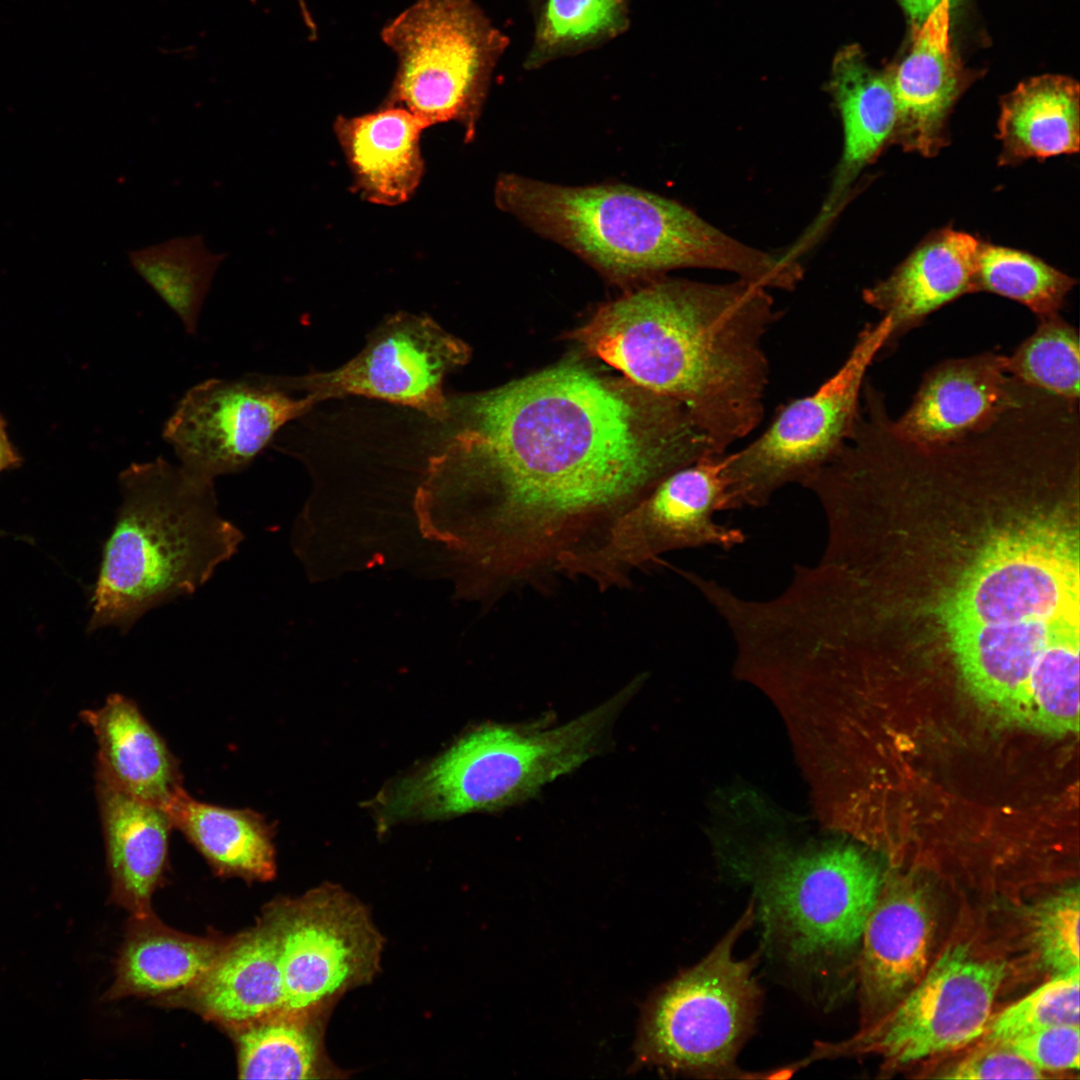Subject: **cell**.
I'll list each match as a JSON object with an SVG mask.
<instances>
[{
  "label": "cell",
  "instance_id": "9",
  "mask_svg": "<svg viewBox=\"0 0 1080 1080\" xmlns=\"http://www.w3.org/2000/svg\"><path fill=\"white\" fill-rule=\"evenodd\" d=\"M891 330L888 316L866 324L843 363L815 391L779 407L757 438L726 453V510L766 506L780 489L801 485L836 456L858 416L867 371Z\"/></svg>",
  "mask_w": 1080,
  "mask_h": 1080
},
{
  "label": "cell",
  "instance_id": "28",
  "mask_svg": "<svg viewBox=\"0 0 1080 1080\" xmlns=\"http://www.w3.org/2000/svg\"><path fill=\"white\" fill-rule=\"evenodd\" d=\"M122 948L108 998L158 995L189 989L210 969L224 946L171 930L152 915L136 918Z\"/></svg>",
  "mask_w": 1080,
  "mask_h": 1080
},
{
  "label": "cell",
  "instance_id": "32",
  "mask_svg": "<svg viewBox=\"0 0 1080 1080\" xmlns=\"http://www.w3.org/2000/svg\"><path fill=\"white\" fill-rule=\"evenodd\" d=\"M1017 723L1051 735L1079 728V624L1056 635L1031 670Z\"/></svg>",
  "mask_w": 1080,
  "mask_h": 1080
},
{
  "label": "cell",
  "instance_id": "15",
  "mask_svg": "<svg viewBox=\"0 0 1080 1080\" xmlns=\"http://www.w3.org/2000/svg\"><path fill=\"white\" fill-rule=\"evenodd\" d=\"M469 357V347L432 319L401 313L375 330L364 349L343 366L293 377V381L298 390L312 394L317 402L359 395L446 421L450 411L443 379Z\"/></svg>",
  "mask_w": 1080,
  "mask_h": 1080
},
{
  "label": "cell",
  "instance_id": "7",
  "mask_svg": "<svg viewBox=\"0 0 1080 1080\" xmlns=\"http://www.w3.org/2000/svg\"><path fill=\"white\" fill-rule=\"evenodd\" d=\"M754 921L751 901L703 959L651 996L635 1047L640 1064L705 1079L789 1077L786 1067L750 1073L736 1062L761 1007L754 974L759 952L743 959L733 952Z\"/></svg>",
  "mask_w": 1080,
  "mask_h": 1080
},
{
  "label": "cell",
  "instance_id": "22",
  "mask_svg": "<svg viewBox=\"0 0 1080 1080\" xmlns=\"http://www.w3.org/2000/svg\"><path fill=\"white\" fill-rule=\"evenodd\" d=\"M96 795L113 895L135 918L148 917L152 893L166 867L172 823L164 808L128 794L99 774Z\"/></svg>",
  "mask_w": 1080,
  "mask_h": 1080
},
{
  "label": "cell",
  "instance_id": "37",
  "mask_svg": "<svg viewBox=\"0 0 1080 1080\" xmlns=\"http://www.w3.org/2000/svg\"><path fill=\"white\" fill-rule=\"evenodd\" d=\"M946 1079H1044L1049 1075L1002 1041H983L954 1064L938 1071Z\"/></svg>",
  "mask_w": 1080,
  "mask_h": 1080
},
{
  "label": "cell",
  "instance_id": "31",
  "mask_svg": "<svg viewBox=\"0 0 1080 1080\" xmlns=\"http://www.w3.org/2000/svg\"><path fill=\"white\" fill-rule=\"evenodd\" d=\"M304 1012H278L240 1026L242 1079H310L322 1072L320 1038Z\"/></svg>",
  "mask_w": 1080,
  "mask_h": 1080
},
{
  "label": "cell",
  "instance_id": "23",
  "mask_svg": "<svg viewBox=\"0 0 1080 1080\" xmlns=\"http://www.w3.org/2000/svg\"><path fill=\"white\" fill-rule=\"evenodd\" d=\"M189 990L206 1016L226 1024L242 1026L281 1012L284 989L275 910L256 928L225 945Z\"/></svg>",
  "mask_w": 1080,
  "mask_h": 1080
},
{
  "label": "cell",
  "instance_id": "14",
  "mask_svg": "<svg viewBox=\"0 0 1080 1080\" xmlns=\"http://www.w3.org/2000/svg\"><path fill=\"white\" fill-rule=\"evenodd\" d=\"M275 913L281 1012H305L375 975L383 939L364 906L341 888L323 885Z\"/></svg>",
  "mask_w": 1080,
  "mask_h": 1080
},
{
  "label": "cell",
  "instance_id": "39",
  "mask_svg": "<svg viewBox=\"0 0 1080 1080\" xmlns=\"http://www.w3.org/2000/svg\"><path fill=\"white\" fill-rule=\"evenodd\" d=\"M23 459L7 433V422L0 414V474L21 466Z\"/></svg>",
  "mask_w": 1080,
  "mask_h": 1080
},
{
  "label": "cell",
  "instance_id": "10",
  "mask_svg": "<svg viewBox=\"0 0 1080 1080\" xmlns=\"http://www.w3.org/2000/svg\"><path fill=\"white\" fill-rule=\"evenodd\" d=\"M1077 532L1037 518L1000 531L979 551L945 596L946 631L968 625L1079 621Z\"/></svg>",
  "mask_w": 1080,
  "mask_h": 1080
},
{
  "label": "cell",
  "instance_id": "38",
  "mask_svg": "<svg viewBox=\"0 0 1080 1080\" xmlns=\"http://www.w3.org/2000/svg\"><path fill=\"white\" fill-rule=\"evenodd\" d=\"M1002 1042L1047 1074L1079 1070V1025L1053 1026Z\"/></svg>",
  "mask_w": 1080,
  "mask_h": 1080
},
{
  "label": "cell",
  "instance_id": "34",
  "mask_svg": "<svg viewBox=\"0 0 1080 1080\" xmlns=\"http://www.w3.org/2000/svg\"><path fill=\"white\" fill-rule=\"evenodd\" d=\"M1036 330L1010 356L1007 373L1018 381L1069 401H1079L1078 330L1059 314L1039 319Z\"/></svg>",
  "mask_w": 1080,
  "mask_h": 1080
},
{
  "label": "cell",
  "instance_id": "25",
  "mask_svg": "<svg viewBox=\"0 0 1080 1080\" xmlns=\"http://www.w3.org/2000/svg\"><path fill=\"white\" fill-rule=\"evenodd\" d=\"M81 718L98 744L96 774L162 808L182 788L176 759L131 699L112 694Z\"/></svg>",
  "mask_w": 1080,
  "mask_h": 1080
},
{
  "label": "cell",
  "instance_id": "16",
  "mask_svg": "<svg viewBox=\"0 0 1080 1080\" xmlns=\"http://www.w3.org/2000/svg\"><path fill=\"white\" fill-rule=\"evenodd\" d=\"M935 930L934 900L925 884L911 878L884 880L857 961L861 1027L884 1016L923 977Z\"/></svg>",
  "mask_w": 1080,
  "mask_h": 1080
},
{
  "label": "cell",
  "instance_id": "36",
  "mask_svg": "<svg viewBox=\"0 0 1080 1080\" xmlns=\"http://www.w3.org/2000/svg\"><path fill=\"white\" fill-rule=\"evenodd\" d=\"M1029 938L1041 962L1050 970L1079 966L1080 894L1077 884L1064 887L1028 910Z\"/></svg>",
  "mask_w": 1080,
  "mask_h": 1080
},
{
  "label": "cell",
  "instance_id": "1",
  "mask_svg": "<svg viewBox=\"0 0 1080 1080\" xmlns=\"http://www.w3.org/2000/svg\"><path fill=\"white\" fill-rule=\"evenodd\" d=\"M439 461L479 500L480 561L503 586L560 573L674 470L715 452L685 407L565 362L449 401Z\"/></svg>",
  "mask_w": 1080,
  "mask_h": 1080
},
{
  "label": "cell",
  "instance_id": "35",
  "mask_svg": "<svg viewBox=\"0 0 1080 1080\" xmlns=\"http://www.w3.org/2000/svg\"><path fill=\"white\" fill-rule=\"evenodd\" d=\"M1080 968L1056 972L1045 983L991 1016L984 1041H1007L1037 1030L1079 1025Z\"/></svg>",
  "mask_w": 1080,
  "mask_h": 1080
},
{
  "label": "cell",
  "instance_id": "6",
  "mask_svg": "<svg viewBox=\"0 0 1080 1080\" xmlns=\"http://www.w3.org/2000/svg\"><path fill=\"white\" fill-rule=\"evenodd\" d=\"M766 948L834 1003L857 969L866 920L884 876L863 851L830 845L773 851L750 873Z\"/></svg>",
  "mask_w": 1080,
  "mask_h": 1080
},
{
  "label": "cell",
  "instance_id": "12",
  "mask_svg": "<svg viewBox=\"0 0 1080 1080\" xmlns=\"http://www.w3.org/2000/svg\"><path fill=\"white\" fill-rule=\"evenodd\" d=\"M726 453H709L658 482L622 514L602 539L571 558L565 576H582L601 589L624 585L629 574L667 552L744 544L747 535L722 525L715 514L726 511Z\"/></svg>",
  "mask_w": 1080,
  "mask_h": 1080
},
{
  "label": "cell",
  "instance_id": "20",
  "mask_svg": "<svg viewBox=\"0 0 1080 1080\" xmlns=\"http://www.w3.org/2000/svg\"><path fill=\"white\" fill-rule=\"evenodd\" d=\"M980 245L952 228L932 232L887 278L863 290L864 302L892 321L885 348L942 306L976 292Z\"/></svg>",
  "mask_w": 1080,
  "mask_h": 1080
},
{
  "label": "cell",
  "instance_id": "29",
  "mask_svg": "<svg viewBox=\"0 0 1080 1080\" xmlns=\"http://www.w3.org/2000/svg\"><path fill=\"white\" fill-rule=\"evenodd\" d=\"M225 257L211 251L199 234L128 251L131 267L190 334L197 330L204 300Z\"/></svg>",
  "mask_w": 1080,
  "mask_h": 1080
},
{
  "label": "cell",
  "instance_id": "40",
  "mask_svg": "<svg viewBox=\"0 0 1080 1080\" xmlns=\"http://www.w3.org/2000/svg\"><path fill=\"white\" fill-rule=\"evenodd\" d=\"M916 30L940 0H898Z\"/></svg>",
  "mask_w": 1080,
  "mask_h": 1080
},
{
  "label": "cell",
  "instance_id": "5",
  "mask_svg": "<svg viewBox=\"0 0 1080 1080\" xmlns=\"http://www.w3.org/2000/svg\"><path fill=\"white\" fill-rule=\"evenodd\" d=\"M635 679L617 694L556 726L489 723L447 751L388 784L371 803L378 825L499 811L534 798L606 746L621 711L640 688Z\"/></svg>",
  "mask_w": 1080,
  "mask_h": 1080
},
{
  "label": "cell",
  "instance_id": "21",
  "mask_svg": "<svg viewBox=\"0 0 1080 1080\" xmlns=\"http://www.w3.org/2000/svg\"><path fill=\"white\" fill-rule=\"evenodd\" d=\"M1079 621L968 625L947 631L961 676L976 700L1017 723L1033 665L1046 645Z\"/></svg>",
  "mask_w": 1080,
  "mask_h": 1080
},
{
  "label": "cell",
  "instance_id": "11",
  "mask_svg": "<svg viewBox=\"0 0 1080 1080\" xmlns=\"http://www.w3.org/2000/svg\"><path fill=\"white\" fill-rule=\"evenodd\" d=\"M1007 975L1004 961L949 945L884 1016L840 1042H816L800 1061L876 1055L886 1067L910 1064L981 1038Z\"/></svg>",
  "mask_w": 1080,
  "mask_h": 1080
},
{
  "label": "cell",
  "instance_id": "24",
  "mask_svg": "<svg viewBox=\"0 0 1080 1080\" xmlns=\"http://www.w3.org/2000/svg\"><path fill=\"white\" fill-rule=\"evenodd\" d=\"M428 127L400 107L336 119V137L363 198L388 206L410 199L423 176L420 136Z\"/></svg>",
  "mask_w": 1080,
  "mask_h": 1080
},
{
  "label": "cell",
  "instance_id": "30",
  "mask_svg": "<svg viewBox=\"0 0 1080 1080\" xmlns=\"http://www.w3.org/2000/svg\"><path fill=\"white\" fill-rule=\"evenodd\" d=\"M629 0H544L535 16L534 39L524 67L598 48L630 26Z\"/></svg>",
  "mask_w": 1080,
  "mask_h": 1080
},
{
  "label": "cell",
  "instance_id": "33",
  "mask_svg": "<svg viewBox=\"0 0 1080 1080\" xmlns=\"http://www.w3.org/2000/svg\"><path fill=\"white\" fill-rule=\"evenodd\" d=\"M1077 281L1029 253L988 243L980 245L976 291L1014 300L1039 319L1059 314Z\"/></svg>",
  "mask_w": 1080,
  "mask_h": 1080
},
{
  "label": "cell",
  "instance_id": "27",
  "mask_svg": "<svg viewBox=\"0 0 1080 1080\" xmlns=\"http://www.w3.org/2000/svg\"><path fill=\"white\" fill-rule=\"evenodd\" d=\"M163 808L218 873L262 881L274 876L272 826L255 811L200 802L183 787Z\"/></svg>",
  "mask_w": 1080,
  "mask_h": 1080
},
{
  "label": "cell",
  "instance_id": "3",
  "mask_svg": "<svg viewBox=\"0 0 1080 1080\" xmlns=\"http://www.w3.org/2000/svg\"><path fill=\"white\" fill-rule=\"evenodd\" d=\"M495 201L616 283L705 268L791 291L802 277L801 267L780 254L731 237L674 200L627 185L571 187L504 174Z\"/></svg>",
  "mask_w": 1080,
  "mask_h": 1080
},
{
  "label": "cell",
  "instance_id": "18",
  "mask_svg": "<svg viewBox=\"0 0 1080 1080\" xmlns=\"http://www.w3.org/2000/svg\"><path fill=\"white\" fill-rule=\"evenodd\" d=\"M1022 382L1005 369V356L984 352L944 360L923 376L895 431L925 445L943 444L980 428L1008 407Z\"/></svg>",
  "mask_w": 1080,
  "mask_h": 1080
},
{
  "label": "cell",
  "instance_id": "8",
  "mask_svg": "<svg viewBox=\"0 0 1080 1080\" xmlns=\"http://www.w3.org/2000/svg\"><path fill=\"white\" fill-rule=\"evenodd\" d=\"M381 36L398 59L381 107L403 108L429 127L458 122L472 138L508 36L474 0H417Z\"/></svg>",
  "mask_w": 1080,
  "mask_h": 1080
},
{
  "label": "cell",
  "instance_id": "13",
  "mask_svg": "<svg viewBox=\"0 0 1080 1080\" xmlns=\"http://www.w3.org/2000/svg\"><path fill=\"white\" fill-rule=\"evenodd\" d=\"M297 391L292 377L253 373L205 380L177 403L163 437L192 474L214 480L239 473L285 424L317 403Z\"/></svg>",
  "mask_w": 1080,
  "mask_h": 1080
},
{
  "label": "cell",
  "instance_id": "17",
  "mask_svg": "<svg viewBox=\"0 0 1080 1080\" xmlns=\"http://www.w3.org/2000/svg\"><path fill=\"white\" fill-rule=\"evenodd\" d=\"M825 88L840 116L843 149L819 212L786 250L793 259H800L822 239L847 204L858 177L892 144L896 125L889 72L872 67L858 44L836 52Z\"/></svg>",
  "mask_w": 1080,
  "mask_h": 1080
},
{
  "label": "cell",
  "instance_id": "26",
  "mask_svg": "<svg viewBox=\"0 0 1080 1080\" xmlns=\"http://www.w3.org/2000/svg\"><path fill=\"white\" fill-rule=\"evenodd\" d=\"M1000 165L1079 151V85L1045 74L1021 82L1002 98L998 119Z\"/></svg>",
  "mask_w": 1080,
  "mask_h": 1080
},
{
  "label": "cell",
  "instance_id": "4",
  "mask_svg": "<svg viewBox=\"0 0 1080 1080\" xmlns=\"http://www.w3.org/2000/svg\"><path fill=\"white\" fill-rule=\"evenodd\" d=\"M122 496L91 596L88 632H128L149 610L194 593L243 533L218 511L214 480L162 457L119 475Z\"/></svg>",
  "mask_w": 1080,
  "mask_h": 1080
},
{
  "label": "cell",
  "instance_id": "19",
  "mask_svg": "<svg viewBox=\"0 0 1080 1080\" xmlns=\"http://www.w3.org/2000/svg\"><path fill=\"white\" fill-rule=\"evenodd\" d=\"M951 0H940L913 31L909 53L892 71L897 118L892 144L936 156L949 144L948 118L963 77L952 48Z\"/></svg>",
  "mask_w": 1080,
  "mask_h": 1080
},
{
  "label": "cell",
  "instance_id": "2",
  "mask_svg": "<svg viewBox=\"0 0 1080 1080\" xmlns=\"http://www.w3.org/2000/svg\"><path fill=\"white\" fill-rule=\"evenodd\" d=\"M780 316L751 281L659 276L601 305L571 338L636 386L681 403L725 453L764 418V340Z\"/></svg>",
  "mask_w": 1080,
  "mask_h": 1080
},
{
  "label": "cell",
  "instance_id": "41",
  "mask_svg": "<svg viewBox=\"0 0 1080 1080\" xmlns=\"http://www.w3.org/2000/svg\"><path fill=\"white\" fill-rule=\"evenodd\" d=\"M527 1L529 3V7H530L532 13L534 14V16H536L537 13L539 12L544 0H527Z\"/></svg>",
  "mask_w": 1080,
  "mask_h": 1080
}]
</instances>
